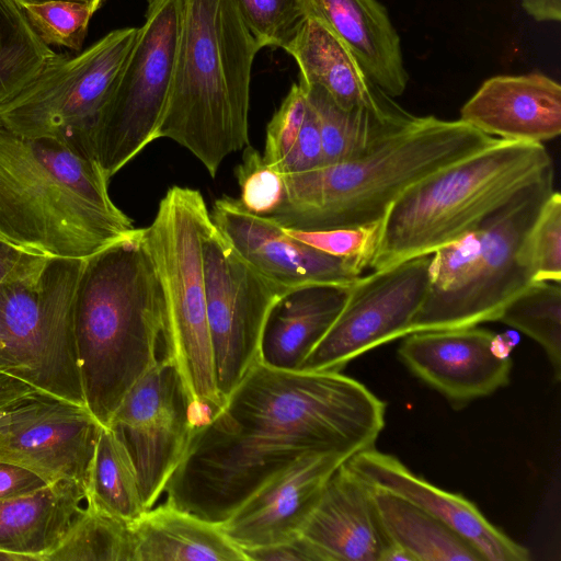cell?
<instances>
[{
  "label": "cell",
  "instance_id": "52a82bcc",
  "mask_svg": "<svg viewBox=\"0 0 561 561\" xmlns=\"http://www.w3.org/2000/svg\"><path fill=\"white\" fill-rule=\"evenodd\" d=\"M84 259L31 252L0 285V371L84 404L75 299Z\"/></svg>",
  "mask_w": 561,
  "mask_h": 561
},
{
  "label": "cell",
  "instance_id": "4dcf8cb0",
  "mask_svg": "<svg viewBox=\"0 0 561 561\" xmlns=\"http://www.w3.org/2000/svg\"><path fill=\"white\" fill-rule=\"evenodd\" d=\"M56 55L15 0H0V100L32 79Z\"/></svg>",
  "mask_w": 561,
  "mask_h": 561
},
{
  "label": "cell",
  "instance_id": "7a4b0ae2",
  "mask_svg": "<svg viewBox=\"0 0 561 561\" xmlns=\"http://www.w3.org/2000/svg\"><path fill=\"white\" fill-rule=\"evenodd\" d=\"M164 324L162 284L145 228L84 259L75 330L85 405L102 425L158 362Z\"/></svg>",
  "mask_w": 561,
  "mask_h": 561
},
{
  "label": "cell",
  "instance_id": "bcb514c9",
  "mask_svg": "<svg viewBox=\"0 0 561 561\" xmlns=\"http://www.w3.org/2000/svg\"><path fill=\"white\" fill-rule=\"evenodd\" d=\"M300 2H301V0H300Z\"/></svg>",
  "mask_w": 561,
  "mask_h": 561
},
{
  "label": "cell",
  "instance_id": "8fae6325",
  "mask_svg": "<svg viewBox=\"0 0 561 561\" xmlns=\"http://www.w3.org/2000/svg\"><path fill=\"white\" fill-rule=\"evenodd\" d=\"M181 24L182 0H148L145 22L92 131L95 160L108 180L157 139L171 91Z\"/></svg>",
  "mask_w": 561,
  "mask_h": 561
},
{
  "label": "cell",
  "instance_id": "4fadbf2b",
  "mask_svg": "<svg viewBox=\"0 0 561 561\" xmlns=\"http://www.w3.org/2000/svg\"><path fill=\"white\" fill-rule=\"evenodd\" d=\"M431 261L432 254L416 256L359 276L299 370L342 371L357 356L408 335L431 287Z\"/></svg>",
  "mask_w": 561,
  "mask_h": 561
},
{
  "label": "cell",
  "instance_id": "ac0fdd59",
  "mask_svg": "<svg viewBox=\"0 0 561 561\" xmlns=\"http://www.w3.org/2000/svg\"><path fill=\"white\" fill-rule=\"evenodd\" d=\"M345 457L310 454L278 471L220 526L242 550L276 545L300 535L322 491Z\"/></svg>",
  "mask_w": 561,
  "mask_h": 561
},
{
  "label": "cell",
  "instance_id": "83f0119b",
  "mask_svg": "<svg viewBox=\"0 0 561 561\" xmlns=\"http://www.w3.org/2000/svg\"><path fill=\"white\" fill-rule=\"evenodd\" d=\"M88 502L134 524L148 511L133 458L118 434L102 426L90 468Z\"/></svg>",
  "mask_w": 561,
  "mask_h": 561
},
{
  "label": "cell",
  "instance_id": "e0dca14e",
  "mask_svg": "<svg viewBox=\"0 0 561 561\" xmlns=\"http://www.w3.org/2000/svg\"><path fill=\"white\" fill-rule=\"evenodd\" d=\"M398 355L454 407L490 396L510 382L512 359L497 351L493 332L477 327L408 334Z\"/></svg>",
  "mask_w": 561,
  "mask_h": 561
},
{
  "label": "cell",
  "instance_id": "6da1fadb",
  "mask_svg": "<svg viewBox=\"0 0 561 561\" xmlns=\"http://www.w3.org/2000/svg\"><path fill=\"white\" fill-rule=\"evenodd\" d=\"M386 405L335 370H282L259 360L224 404L196 423L170 477L165 503L221 525L262 484L298 458L371 448Z\"/></svg>",
  "mask_w": 561,
  "mask_h": 561
},
{
  "label": "cell",
  "instance_id": "277c9868",
  "mask_svg": "<svg viewBox=\"0 0 561 561\" xmlns=\"http://www.w3.org/2000/svg\"><path fill=\"white\" fill-rule=\"evenodd\" d=\"M496 139L460 119L414 116L355 158L283 174L285 196L270 218L302 230L380 221L410 186Z\"/></svg>",
  "mask_w": 561,
  "mask_h": 561
},
{
  "label": "cell",
  "instance_id": "836d02e7",
  "mask_svg": "<svg viewBox=\"0 0 561 561\" xmlns=\"http://www.w3.org/2000/svg\"><path fill=\"white\" fill-rule=\"evenodd\" d=\"M234 175L241 192L238 201L249 213L270 217L282 204L285 196L283 173L250 145L243 148Z\"/></svg>",
  "mask_w": 561,
  "mask_h": 561
},
{
  "label": "cell",
  "instance_id": "9c48e42d",
  "mask_svg": "<svg viewBox=\"0 0 561 561\" xmlns=\"http://www.w3.org/2000/svg\"><path fill=\"white\" fill-rule=\"evenodd\" d=\"M138 27L117 28L77 56L57 54L0 100V119L13 131L58 140L94 158L92 131L135 45Z\"/></svg>",
  "mask_w": 561,
  "mask_h": 561
},
{
  "label": "cell",
  "instance_id": "f1b7e54d",
  "mask_svg": "<svg viewBox=\"0 0 561 561\" xmlns=\"http://www.w3.org/2000/svg\"><path fill=\"white\" fill-rule=\"evenodd\" d=\"M301 85L317 115L323 164L355 158L409 123L387 122L366 110H345L339 106L321 87Z\"/></svg>",
  "mask_w": 561,
  "mask_h": 561
},
{
  "label": "cell",
  "instance_id": "cb8c5ba5",
  "mask_svg": "<svg viewBox=\"0 0 561 561\" xmlns=\"http://www.w3.org/2000/svg\"><path fill=\"white\" fill-rule=\"evenodd\" d=\"M87 503V489L71 480L0 501V550L47 561Z\"/></svg>",
  "mask_w": 561,
  "mask_h": 561
},
{
  "label": "cell",
  "instance_id": "44dd1931",
  "mask_svg": "<svg viewBox=\"0 0 561 561\" xmlns=\"http://www.w3.org/2000/svg\"><path fill=\"white\" fill-rule=\"evenodd\" d=\"M459 119L492 137L542 144L561 133V85L538 71L491 77L462 105Z\"/></svg>",
  "mask_w": 561,
  "mask_h": 561
},
{
  "label": "cell",
  "instance_id": "60d3db41",
  "mask_svg": "<svg viewBox=\"0 0 561 561\" xmlns=\"http://www.w3.org/2000/svg\"><path fill=\"white\" fill-rule=\"evenodd\" d=\"M47 484L23 467L0 461V501L34 492Z\"/></svg>",
  "mask_w": 561,
  "mask_h": 561
},
{
  "label": "cell",
  "instance_id": "2e32d148",
  "mask_svg": "<svg viewBox=\"0 0 561 561\" xmlns=\"http://www.w3.org/2000/svg\"><path fill=\"white\" fill-rule=\"evenodd\" d=\"M209 213L215 227L239 255L264 278L288 291L307 286L350 287L366 268L359 261L304 244L272 218L245 210L237 198L216 199Z\"/></svg>",
  "mask_w": 561,
  "mask_h": 561
},
{
  "label": "cell",
  "instance_id": "7bdbcfd3",
  "mask_svg": "<svg viewBox=\"0 0 561 561\" xmlns=\"http://www.w3.org/2000/svg\"><path fill=\"white\" fill-rule=\"evenodd\" d=\"M28 253L0 239V285Z\"/></svg>",
  "mask_w": 561,
  "mask_h": 561
},
{
  "label": "cell",
  "instance_id": "ffe728a7",
  "mask_svg": "<svg viewBox=\"0 0 561 561\" xmlns=\"http://www.w3.org/2000/svg\"><path fill=\"white\" fill-rule=\"evenodd\" d=\"M283 49L296 60L299 82L321 87L339 106L366 110L380 119L399 124L415 116L369 78L347 45L322 19L306 14Z\"/></svg>",
  "mask_w": 561,
  "mask_h": 561
},
{
  "label": "cell",
  "instance_id": "3957f363",
  "mask_svg": "<svg viewBox=\"0 0 561 561\" xmlns=\"http://www.w3.org/2000/svg\"><path fill=\"white\" fill-rule=\"evenodd\" d=\"M94 158L0 119V239L28 252L85 259L134 229Z\"/></svg>",
  "mask_w": 561,
  "mask_h": 561
},
{
  "label": "cell",
  "instance_id": "30bf717a",
  "mask_svg": "<svg viewBox=\"0 0 561 561\" xmlns=\"http://www.w3.org/2000/svg\"><path fill=\"white\" fill-rule=\"evenodd\" d=\"M553 192L551 167L483 219L476 228L479 249L470 275L453 290L427 293L409 334L497 321L504 307L535 282L528 239Z\"/></svg>",
  "mask_w": 561,
  "mask_h": 561
},
{
  "label": "cell",
  "instance_id": "74e56055",
  "mask_svg": "<svg viewBox=\"0 0 561 561\" xmlns=\"http://www.w3.org/2000/svg\"><path fill=\"white\" fill-rule=\"evenodd\" d=\"M305 88L294 83L266 128L264 160L278 169L296 141L307 113Z\"/></svg>",
  "mask_w": 561,
  "mask_h": 561
},
{
  "label": "cell",
  "instance_id": "5bb4252c",
  "mask_svg": "<svg viewBox=\"0 0 561 561\" xmlns=\"http://www.w3.org/2000/svg\"><path fill=\"white\" fill-rule=\"evenodd\" d=\"M102 426L87 405L33 389L0 411V461L87 489Z\"/></svg>",
  "mask_w": 561,
  "mask_h": 561
},
{
  "label": "cell",
  "instance_id": "d6a6232c",
  "mask_svg": "<svg viewBox=\"0 0 561 561\" xmlns=\"http://www.w3.org/2000/svg\"><path fill=\"white\" fill-rule=\"evenodd\" d=\"M28 22L46 45L80 51L94 12L85 4L50 1L21 4Z\"/></svg>",
  "mask_w": 561,
  "mask_h": 561
},
{
  "label": "cell",
  "instance_id": "ba28073f",
  "mask_svg": "<svg viewBox=\"0 0 561 561\" xmlns=\"http://www.w3.org/2000/svg\"><path fill=\"white\" fill-rule=\"evenodd\" d=\"M210 220L198 190L174 185L145 228L164 296L163 356L182 378L195 423L224 404L216 385L203 266V232Z\"/></svg>",
  "mask_w": 561,
  "mask_h": 561
},
{
  "label": "cell",
  "instance_id": "f546056e",
  "mask_svg": "<svg viewBox=\"0 0 561 561\" xmlns=\"http://www.w3.org/2000/svg\"><path fill=\"white\" fill-rule=\"evenodd\" d=\"M47 561H135L133 524L88 502Z\"/></svg>",
  "mask_w": 561,
  "mask_h": 561
},
{
  "label": "cell",
  "instance_id": "7c38bea8",
  "mask_svg": "<svg viewBox=\"0 0 561 561\" xmlns=\"http://www.w3.org/2000/svg\"><path fill=\"white\" fill-rule=\"evenodd\" d=\"M202 250L216 385L225 402L259 360L268 312L289 291L245 262L211 220L203 232Z\"/></svg>",
  "mask_w": 561,
  "mask_h": 561
},
{
  "label": "cell",
  "instance_id": "ab89813d",
  "mask_svg": "<svg viewBox=\"0 0 561 561\" xmlns=\"http://www.w3.org/2000/svg\"><path fill=\"white\" fill-rule=\"evenodd\" d=\"M242 551L247 561H322L318 550L301 535L276 545Z\"/></svg>",
  "mask_w": 561,
  "mask_h": 561
},
{
  "label": "cell",
  "instance_id": "5b68a950",
  "mask_svg": "<svg viewBox=\"0 0 561 561\" xmlns=\"http://www.w3.org/2000/svg\"><path fill=\"white\" fill-rule=\"evenodd\" d=\"M237 0H182L174 75L157 139L187 149L215 178L249 145L251 70L261 49Z\"/></svg>",
  "mask_w": 561,
  "mask_h": 561
},
{
  "label": "cell",
  "instance_id": "8d00e7d4",
  "mask_svg": "<svg viewBox=\"0 0 561 561\" xmlns=\"http://www.w3.org/2000/svg\"><path fill=\"white\" fill-rule=\"evenodd\" d=\"M535 282H561V196L554 191L543 204L528 239Z\"/></svg>",
  "mask_w": 561,
  "mask_h": 561
},
{
  "label": "cell",
  "instance_id": "d590c367",
  "mask_svg": "<svg viewBox=\"0 0 561 561\" xmlns=\"http://www.w3.org/2000/svg\"><path fill=\"white\" fill-rule=\"evenodd\" d=\"M381 220L368 225L320 230L283 227L294 239L325 254L359 261L369 267L375 254Z\"/></svg>",
  "mask_w": 561,
  "mask_h": 561
},
{
  "label": "cell",
  "instance_id": "d6986e66",
  "mask_svg": "<svg viewBox=\"0 0 561 561\" xmlns=\"http://www.w3.org/2000/svg\"><path fill=\"white\" fill-rule=\"evenodd\" d=\"M345 465L371 488L398 495L445 523L484 561L529 560V551L491 524L472 502L431 484L396 457L371 447L352 456Z\"/></svg>",
  "mask_w": 561,
  "mask_h": 561
},
{
  "label": "cell",
  "instance_id": "1f68e13d",
  "mask_svg": "<svg viewBox=\"0 0 561 561\" xmlns=\"http://www.w3.org/2000/svg\"><path fill=\"white\" fill-rule=\"evenodd\" d=\"M497 321L535 340L546 352L554 378L561 376V287L554 282H534L512 299Z\"/></svg>",
  "mask_w": 561,
  "mask_h": 561
},
{
  "label": "cell",
  "instance_id": "484cf974",
  "mask_svg": "<svg viewBox=\"0 0 561 561\" xmlns=\"http://www.w3.org/2000/svg\"><path fill=\"white\" fill-rule=\"evenodd\" d=\"M135 561H247L219 525L168 503L133 524Z\"/></svg>",
  "mask_w": 561,
  "mask_h": 561
},
{
  "label": "cell",
  "instance_id": "4316f807",
  "mask_svg": "<svg viewBox=\"0 0 561 561\" xmlns=\"http://www.w3.org/2000/svg\"><path fill=\"white\" fill-rule=\"evenodd\" d=\"M374 497L389 540L413 561L483 560L454 529L404 499L379 489H374Z\"/></svg>",
  "mask_w": 561,
  "mask_h": 561
},
{
  "label": "cell",
  "instance_id": "f6af8a7d",
  "mask_svg": "<svg viewBox=\"0 0 561 561\" xmlns=\"http://www.w3.org/2000/svg\"><path fill=\"white\" fill-rule=\"evenodd\" d=\"M20 5L21 4H38V3H45L50 1H71V2H78L88 5L93 12H96L101 5L103 4L104 0H15Z\"/></svg>",
  "mask_w": 561,
  "mask_h": 561
},
{
  "label": "cell",
  "instance_id": "e575fe53",
  "mask_svg": "<svg viewBox=\"0 0 561 561\" xmlns=\"http://www.w3.org/2000/svg\"><path fill=\"white\" fill-rule=\"evenodd\" d=\"M261 47H280L306 16L300 0H237Z\"/></svg>",
  "mask_w": 561,
  "mask_h": 561
},
{
  "label": "cell",
  "instance_id": "ee69618b",
  "mask_svg": "<svg viewBox=\"0 0 561 561\" xmlns=\"http://www.w3.org/2000/svg\"><path fill=\"white\" fill-rule=\"evenodd\" d=\"M33 389L26 382L0 371V411L13 400Z\"/></svg>",
  "mask_w": 561,
  "mask_h": 561
},
{
  "label": "cell",
  "instance_id": "b9f144b4",
  "mask_svg": "<svg viewBox=\"0 0 561 561\" xmlns=\"http://www.w3.org/2000/svg\"><path fill=\"white\" fill-rule=\"evenodd\" d=\"M522 7L538 22L561 20V0H522Z\"/></svg>",
  "mask_w": 561,
  "mask_h": 561
},
{
  "label": "cell",
  "instance_id": "d4e9b609",
  "mask_svg": "<svg viewBox=\"0 0 561 561\" xmlns=\"http://www.w3.org/2000/svg\"><path fill=\"white\" fill-rule=\"evenodd\" d=\"M347 290L348 287L307 286L280 297L266 318L259 362L276 369L299 370L336 319Z\"/></svg>",
  "mask_w": 561,
  "mask_h": 561
},
{
  "label": "cell",
  "instance_id": "9a60e30c",
  "mask_svg": "<svg viewBox=\"0 0 561 561\" xmlns=\"http://www.w3.org/2000/svg\"><path fill=\"white\" fill-rule=\"evenodd\" d=\"M194 425L180 374L165 356L159 357L127 391L107 425L133 458L147 510L164 492Z\"/></svg>",
  "mask_w": 561,
  "mask_h": 561
},
{
  "label": "cell",
  "instance_id": "7402d4cb",
  "mask_svg": "<svg viewBox=\"0 0 561 561\" xmlns=\"http://www.w3.org/2000/svg\"><path fill=\"white\" fill-rule=\"evenodd\" d=\"M345 461L329 478L300 535L312 543L322 561H380L390 540L374 489Z\"/></svg>",
  "mask_w": 561,
  "mask_h": 561
},
{
  "label": "cell",
  "instance_id": "f35d334b",
  "mask_svg": "<svg viewBox=\"0 0 561 561\" xmlns=\"http://www.w3.org/2000/svg\"><path fill=\"white\" fill-rule=\"evenodd\" d=\"M323 164L322 141L317 115L308 102L307 113L299 135L280 162L283 174L299 173Z\"/></svg>",
  "mask_w": 561,
  "mask_h": 561
},
{
  "label": "cell",
  "instance_id": "8992f818",
  "mask_svg": "<svg viewBox=\"0 0 561 561\" xmlns=\"http://www.w3.org/2000/svg\"><path fill=\"white\" fill-rule=\"evenodd\" d=\"M553 167L542 144L497 138L403 192L381 219L369 263L380 271L430 255L469 233Z\"/></svg>",
  "mask_w": 561,
  "mask_h": 561
},
{
  "label": "cell",
  "instance_id": "603a6c76",
  "mask_svg": "<svg viewBox=\"0 0 561 561\" xmlns=\"http://www.w3.org/2000/svg\"><path fill=\"white\" fill-rule=\"evenodd\" d=\"M347 45L369 78L388 95L403 94L409 75L400 36L378 0H301Z\"/></svg>",
  "mask_w": 561,
  "mask_h": 561
}]
</instances>
